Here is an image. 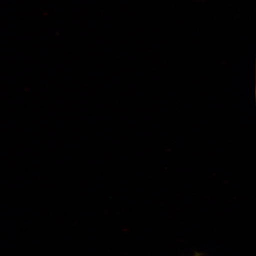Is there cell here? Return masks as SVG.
I'll use <instances>...</instances> for the list:
<instances>
[{
  "label": "cell",
  "instance_id": "1",
  "mask_svg": "<svg viewBox=\"0 0 256 256\" xmlns=\"http://www.w3.org/2000/svg\"><path fill=\"white\" fill-rule=\"evenodd\" d=\"M200 256V254H195L194 256Z\"/></svg>",
  "mask_w": 256,
  "mask_h": 256
}]
</instances>
